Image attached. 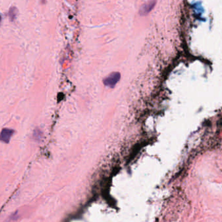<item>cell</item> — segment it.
Wrapping results in <instances>:
<instances>
[{
	"label": "cell",
	"mask_w": 222,
	"mask_h": 222,
	"mask_svg": "<svg viewBox=\"0 0 222 222\" xmlns=\"http://www.w3.org/2000/svg\"><path fill=\"white\" fill-rule=\"evenodd\" d=\"M155 4L156 0H151V1L147 2V3L143 4L139 10V14L141 16H146L153 10L155 6Z\"/></svg>",
	"instance_id": "6da1fadb"
},
{
	"label": "cell",
	"mask_w": 222,
	"mask_h": 222,
	"mask_svg": "<svg viewBox=\"0 0 222 222\" xmlns=\"http://www.w3.org/2000/svg\"><path fill=\"white\" fill-rule=\"evenodd\" d=\"M14 131L10 129H3L0 133V140L5 143L8 144L11 140V136L14 134Z\"/></svg>",
	"instance_id": "7a4b0ae2"
},
{
	"label": "cell",
	"mask_w": 222,
	"mask_h": 222,
	"mask_svg": "<svg viewBox=\"0 0 222 222\" xmlns=\"http://www.w3.org/2000/svg\"><path fill=\"white\" fill-rule=\"evenodd\" d=\"M16 14H17V9L14 7H11L9 11V16L10 20H11V21L12 22L14 21L16 17Z\"/></svg>",
	"instance_id": "3957f363"
},
{
	"label": "cell",
	"mask_w": 222,
	"mask_h": 222,
	"mask_svg": "<svg viewBox=\"0 0 222 222\" xmlns=\"http://www.w3.org/2000/svg\"><path fill=\"white\" fill-rule=\"evenodd\" d=\"M1 14H0V24H1Z\"/></svg>",
	"instance_id": "277c9868"
}]
</instances>
